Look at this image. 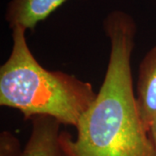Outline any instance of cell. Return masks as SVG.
I'll use <instances>...</instances> for the list:
<instances>
[{
  "instance_id": "5",
  "label": "cell",
  "mask_w": 156,
  "mask_h": 156,
  "mask_svg": "<svg viewBox=\"0 0 156 156\" xmlns=\"http://www.w3.org/2000/svg\"><path fill=\"white\" fill-rule=\"evenodd\" d=\"M69 0H11L5 12L10 28L21 26L32 30Z\"/></svg>"
},
{
  "instance_id": "4",
  "label": "cell",
  "mask_w": 156,
  "mask_h": 156,
  "mask_svg": "<svg viewBox=\"0 0 156 156\" xmlns=\"http://www.w3.org/2000/svg\"><path fill=\"white\" fill-rule=\"evenodd\" d=\"M30 122V134L19 156H60L61 123L48 115L35 116Z\"/></svg>"
},
{
  "instance_id": "6",
  "label": "cell",
  "mask_w": 156,
  "mask_h": 156,
  "mask_svg": "<svg viewBox=\"0 0 156 156\" xmlns=\"http://www.w3.org/2000/svg\"><path fill=\"white\" fill-rule=\"evenodd\" d=\"M147 133H148V135H149L150 139L152 140L154 145L156 147V116L154 118V120L150 123Z\"/></svg>"
},
{
  "instance_id": "3",
  "label": "cell",
  "mask_w": 156,
  "mask_h": 156,
  "mask_svg": "<svg viewBox=\"0 0 156 156\" xmlns=\"http://www.w3.org/2000/svg\"><path fill=\"white\" fill-rule=\"evenodd\" d=\"M135 99L140 118L147 131L156 116V46L146 53L140 63Z\"/></svg>"
},
{
  "instance_id": "1",
  "label": "cell",
  "mask_w": 156,
  "mask_h": 156,
  "mask_svg": "<svg viewBox=\"0 0 156 156\" xmlns=\"http://www.w3.org/2000/svg\"><path fill=\"white\" fill-rule=\"evenodd\" d=\"M110 44L106 73L93 104L73 138L59 136L60 156H156V147L140 118L131 58L136 23L128 13L114 11L103 21Z\"/></svg>"
},
{
  "instance_id": "2",
  "label": "cell",
  "mask_w": 156,
  "mask_h": 156,
  "mask_svg": "<svg viewBox=\"0 0 156 156\" xmlns=\"http://www.w3.org/2000/svg\"><path fill=\"white\" fill-rule=\"evenodd\" d=\"M11 30V54L0 67V105L17 109L24 120L48 115L77 128L97 95L92 84L43 67L29 48L26 30Z\"/></svg>"
}]
</instances>
